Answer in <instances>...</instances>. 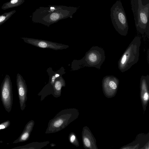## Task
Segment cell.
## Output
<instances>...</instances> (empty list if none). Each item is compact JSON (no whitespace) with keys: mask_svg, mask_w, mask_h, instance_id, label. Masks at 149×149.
<instances>
[{"mask_svg":"<svg viewBox=\"0 0 149 149\" xmlns=\"http://www.w3.org/2000/svg\"><path fill=\"white\" fill-rule=\"evenodd\" d=\"M141 38L135 37L125 50L118 62V68L122 72L127 71L139 59Z\"/></svg>","mask_w":149,"mask_h":149,"instance_id":"7a4b0ae2","label":"cell"},{"mask_svg":"<svg viewBox=\"0 0 149 149\" xmlns=\"http://www.w3.org/2000/svg\"><path fill=\"white\" fill-rule=\"evenodd\" d=\"M119 80L113 75H107L102 80V86L106 92L116 91L118 87Z\"/></svg>","mask_w":149,"mask_h":149,"instance_id":"9c48e42d","label":"cell"},{"mask_svg":"<svg viewBox=\"0 0 149 149\" xmlns=\"http://www.w3.org/2000/svg\"><path fill=\"white\" fill-rule=\"evenodd\" d=\"M17 84L20 109L23 111L26 107L27 88L25 81L19 74L17 75Z\"/></svg>","mask_w":149,"mask_h":149,"instance_id":"ba28073f","label":"cell"},{"mask_svg":"<svg viewBox=\"0 0 149 149\" xmlns=\"http://www.w3.org/2000/svg\"><path fill=\"white\" fill-rule=\"evenodd\" d=\"M105 59V51L103 48L94 46L86 52L82 62L85 66L100 69Z\"/></svg>","mask_w":149,"mask_h":149,"instance_id":"5b68a950","label":"cell"},{"mask_svg":"<svg viewBox=\"0 0 149 149\" xmlns=\"http://www.w3.org/2000/svg\"><path fill=\"white\" fill-rule=\"evenodd\" d=\"M133 15L137 31L142 34L146 33L148 36L149 3L143 5L141 0H137Z\"/></svg>","mask_w":149,"mask_h":149,"instance_id":"277c9868","label":"cell"},{"mask_svg":"<svg viewBox=\"0 0 149 149\" xmlns=\"http://www.w3.org/2000/svg\"><path fill=\"white\" fill-rule=\"evenodd\" d=\"M59 15L56 13H52L50 16L51 19L53 21L57 20L59 18Z\"/></svg>","mask_w":149,"mask_h":149,"instance_id":"ac0fdd59","label":"cell"},{"mask_svg":"<svg viewBox=\"0 0 149 149\" xmlns=\"http://www.w3.org/2000/svg\"><path fill=\"white\" fill-rule=\"evenodd\" d=\"M81 135L84 147L86 149L92 148L93 142V138L87 126L83 127Z\"/></svg>","mask_w":149,"mask_h":149,"instance_id":"7c38bea8","label":"cell"},{"mask_svg":"<svg viewBox=\"0 0 149 149\" xmlns=\"http://www.w3.org/2000/svg\"><path fill=\"white\" fill-rule=\"evenodd\" d=\"M50 9H51V10H52V9H53V10H54V8L53 7H51L50 8Z\"/></svg>","mask_w":149,"mask_h":149,"instance_id":"ffe728a7","label":"cell"},{"mask_svg":"<svg viewBox=\"0 0 149 149\" xmlns=\"http://www.w3.org/2000/svg\"><path fill=\"white\" fill-rule=\"evenodd\" d=\"M110 17L116 30L121 35L126 36L129 29L126 14L120 0L117 1L111 7Z\"/></svg>","mask_w":149,"mask_h":149,"instance_id":"3957f363","label":"cell"},{"mask_svg":"<svg viewBox=\"0 0 149 149\" xmlns=\"http://www.w3.org/2000/svg\"><path fill=\"white\" fill-rule=\"evenodd\" d=\"M35 124V122L33 120L29 121L26 125L24 129L19 137L13 142L16 143L23 142L28 140L30 136Z\"/></svg>","mask_w":149,"mask_h":149,"instance_id":"30bf717a","label":"cell"},{"mask_svg":"<svg viewBox=\"0 0 149 149\" xmlns=\"http://www.w3.org/2000/svg\"><path fill=\"white\" fill-rule=\"evenodd\" d=\"M69 142L76 147H79V144L76 134L74 132H70L68 136Z\"/></svg>","mask_w":149,"mask_h":149,"instance_id":"2e32d148","label":"cell"},{"mask_svg":"<svg viewBox=\"0 0 149 149\" xmlns=\"http://www.w3.org/2000/svg\"><path fill=\"white\" fill-rule=\"evenodd\" d=\"M65 85V80L61 76L56 78L52 86V95L55 98L60 97L61 94L62 88Z\"/></svg>","mask_w":149,"mask_h":149,"instance_id":"8fae6325","label":"cell"},{"mask_svg":"<svg viewBox=\"0 0 149 149\" xmlns=\"http://www.w3.org/2000/svg\"><path fill=\"white\" fill-rule=\"evenodd\" d=\"M23 39L26 42L42 48H49L57 50L69 47L68 45L47 40L29 38H23Z\"/></svg>","mask_w":149,"mask_h":149,"instance_id":"52a82bcc","label":"cell"},{"mask_svg":"<svg viewBox=\"0 0 149 149\" xmlns=\"http://www.w3.org/2000/svg\"><path fill=\"white\" fill-rule=\"evenodd\" d=\"M50 143L49 141L42 142H33L21 146H19L13 148L15 149H41L47 146Z\"/></svg>","mask_w":149,"mask_h":149,"instance_id":"4fadbf2b","label":"cell"},{"mask_svg":"<svg viewBox=\"0 0 149 149\" xmlns=\"http://www.w3.org/2000/svg\"><path fill=\"white\" fill-rule=\"evenodd\" d=\"M79 115V110L75 108L61 110L49 120L45 133H53L61 130L76 120Z\"/></svg>","mask_w":149,"mask_h":149,"instance_id":"6da1fadb","label":"cell"},{"mask_svg":"<svg viewBox=\"0 0 149 149\" xmlns=\"http://www.w3.org/2000/svg\"><path fill=\"white\" fill-rule=\"evenodd\" d=\"M56 145L53 143H51L50 144V146L51 147H54Z\"/></svg>","mask_w":149,"mask_h":149,"instance_id":"d6986e66","label":"cell"},{"mask_svg":"<svg viewBox=\"0 0 149 149\" xmlns=\"http://www.w3.org/2000/svg\"><path fill=\"white\" fill-rule=\"evenodd\" d=\"M16 12V10H14L0 15V26L9 19Z\"/></svg>","mask_w":149,"mask_h":149,"instance_id":"9a60e30c","label":"cell"},{"mask_svg":"<svg viewBox=\"0 0 149 149\" xmlns=\"http://www.w3.org/2000/svg\"><path fill=\"white\" fill-rule=\"evenodd\" d=\"M10 125V122L9 120L1 123L0 124V131L5 129L8 127Z\"/></svg>","mask_w":149,"mask_h":149,"instance_id":"e0dca14e","label":"cell"},{"mask_svg":"<svg viewBox=\"0 0 149 149\" xmlns=\"http://www.w3.org/2000/svg\"><path fill=\"white\" fill-rule=\"evenodd\" d=\"M0 96L5 110L9 113L13 104V95L12 83L8 75L6 76L1 84Z\"/></svg>","mask_w":149,"mask_h":149,"instance_id":"8992f818","label":"cell"},{"mask_svg":"<svg viewBox=\"0 0 149 149\" xmlns=\"http://www.w3.org/2000/svg\"><path fill=\"white\" fill-rule=\"evenodd\" d=\"M24 1V0H10L9 1L4 3L1 6L3 10L17 7L21 5Z\"/></svg>","mask_w":149,"mask_h":149,"instance_id":"5bb4252c","label":"cell"}]
</instances>
